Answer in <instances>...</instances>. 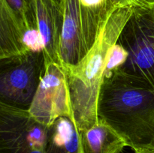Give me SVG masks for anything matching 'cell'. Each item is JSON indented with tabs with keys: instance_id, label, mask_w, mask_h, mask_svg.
I'll list each match as a JSON object with an SVG mask.
<instances>
[{
	"instance_id": "1",
	"label": "cell",
	"mask_w": 154,
	"mask_h": 153,
	"mask_svg": "<svg viewBox=\"0 0 154 153\" xmlns=\"http://www.w3.org/2000/svg\"><path fill=\"white\" fill-rule=\"evenodd\" d=\"M133 7L114 6L107 16L93 47L77 64L65 68L75 122L79 130L96 124L101 88L111 50L132 15Z\"/></svg>"
},
{
	"instance_id": "2",
	"label": "cell",
	"mask_w": 154,
	"mask_h": 153,
	"mask_svg": "<svg viewBox=\"0 0 154 153\" xmlns=\"http://www.w3.org/2000/svg\"><path fill=\"white\" fill-rule=\"evenodd\" d=\"M97 112L131 148L154 142V88L113 74L102 84Z\"/></svg>"
},
{
	"instance_id": "3",
	"label": "cell",
	"mask_w": 154,
	"mask_h": 153,
	"mask_svg": "<svg viewBox=\"0 0 154 153\" xmlns=\"http://www.w3.org/2000/svg\"><path fill=\"white\" fill-rule=\"evenodd\" d=\"M117 41L129 56L115 73L135 83L154 88V4L133 7Z\"/></svg>"
},
{
	"instance_id": "4",
	"label": "cell",
	"mask_w": 154,
	"mask_h": 153,
	"mask_svg": "<svg viewBox=\"0 0 154 153\" xmlns=\"http://www.w3.org/2000/svg\"><path fill=\"white\" fill-rule=\"evenodd\" d=\"M90 8L80 0H62L59 56L64 68L78 64L93 47L113 8Z\"/></svg>"
},
{
	"instance_id": "5",
	"label": "cell",
	"mask_w": 154,
	"mask_h": 153,
	"mask_svg": "<svg viewBox=\"0 0 154 153\" xmlns=\"http://www.w3.org/2000/svg\"><path fill=\"white\" fill-rule=\"evenodd\" d=\"M45 69L44 52H32L1 60V101L20 107H29Z\"/></svg>"
},
{
	"instance_id": "6",
	"label": "cell",
	"mask_w": 154,
	"mask_h": 153,
	"mask_svg": "<svg viewBox=\"0 0 154 153\" xmlns=\"http://www.w3.org/2000/svg\"><path fill=\"white\" fill-rule=\"evenodd\" d=\"M48 128L26 108L0 102L1 153H45Z\"/></svg>"
},
{
	"instance_id": "7",
	"label": "cell",
	"mask_w": 154,
	"mask_h": 153,
	"mask_svg": "<svg viewBox=\"0 0 154 153\" xmlns=\"http://www.w3.org/2000/svg\"><path fill=\"white\" fill-rule=\"evenodd\" d=\"M28 110L35 119L48 127L62 116L75 120L67 74L61 64L51 62L45 65Z\"/></svg>"
},
{
	"instance_id": "8",
	"label": "cell",
	"mask_w": 154,
	"mask_h": 153,
	"mask_svg": "<svg viewBox=\"0 0 154 153\" xmlns=\"http://www.w3.org/2000/svg\"><path fill=\"white\" fill-rule=\"evenodd\" d=\"M32 52H44L38 30L29 28L6 0H1L0 59L14 58Z\"/></svg>"
},
{
	"instance_id": "9",
	"label": "cell",
	"mask_w": 154,
	"mask_h": 153,
	"mask_svg": "<svg viewBox=\"0 0 154 153\" xmlns=\"http://www.w3.org/2000/svg\"><path fill=\"white\" fill-rule=\"evenodd\" d=\"M30 8L44 43L45 65L61 64L59 56L63 14L62 9L51 0H29Z\"/></svg>"
},
{
	"instance_id": "10",
	"label": "cell",
	"mask_w": 154,
	"mask_h": 153,
	"mask_svg": "<svg viewBox=\"0 0 154 153\" xmlns=\"http://www.w3.org/2000/svg\"><path fill=\"white\" fill-rule=\"evenodd\" d=\"M80 134L82 153H121L129 146L125 137L101 118Z\"/></svg>"
},
{
	"instance_id": "11",
	"label": "cell",
	"mask_w": 154,
	"mask_h": 153,
	"mask_svg": "<svg viewBox=\"0 0 154 153\" xmlns=\"http://www.w3.org/2000/svg\"><path fill=\"white\" fill-rule=\"evenodd\" d=\"M45 153H82L81 134L75 120L62 116L48 128Z\"/></svg>"
},
{
	"instance_id": "12",
	"label": "cell",
	"mask_w": 154,
	"mask_h": 153,
	"mask_svg": "<svg viewBox=\"0 0 154 153\" xmlns=\"http://www.w3.org/2000/svg\"><path fill=\"white\" fill-rule=\"evenodd\" d=\"M128 56H129V53L117 41L116 44L111 48V52L109 53L105 79L118 70L125 64Z\"/></svg>"
},
{
	"instance_id": "13",
	"label": "cell",
	"mask_w": 154,
	"mask_h": 153,
	"mask_svg": "<svg viewBox=\"0 0 154 153\" xmlns=\"http://www.w3.org/2000/svg\"><path fill=\"white\" fill-rule=\"evenodd\" d=\"M84 6L90 8H104L111 7L114 4H108V0H80Z\"/></svg>"
},
{
	"instance_id": "14",
	"label": "cell",
	"mask_w": 154,
	"mask_h": 153,
	"mask_svg": "<svg viewBox=\"0 0 154 153\" xmlns=\"http://www.w3.org/2000/svg\"><path fill=\"white\" fill-rule=\"evenodd\" d=\"M134 153H154V142L145 145L137 146L132 148Z\"/></svg>"
},
{
	"instance_id": "15",
	"label": "cell",
	"mask_w": 154,
	"mask_h": 153,
	"mask_svg": "<svg viewBox=\"0 0 154 153\" xmlns=\"http://www.w3.org/2000/svg\"><path fill=\"white\" fill-rule=\"evenodd\" d=\"M51 1L53 2L56 5H57L58 7H60V8L62 9V0H51Z\"/></svg>"
}]
</instances>
